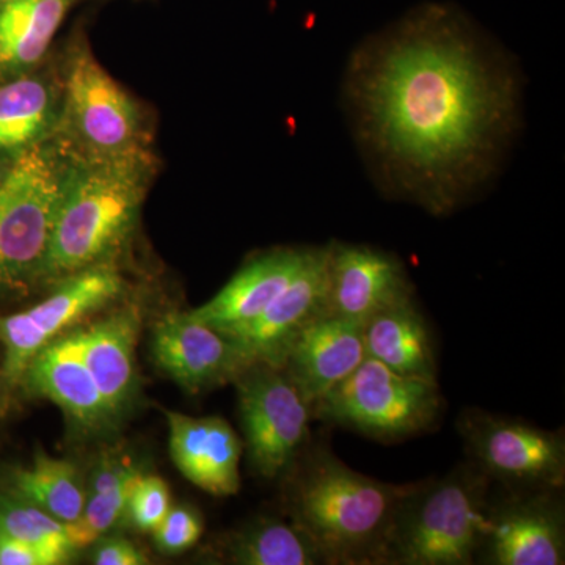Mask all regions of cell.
<instances>
[{
  "mask_svg": "<svg viewBox=\"0 0 565 565\" xmlns=\"http://www.w3.org/2000/svg\"><path fill=\"white\" fill-rule=\"evenodd\" d=\"M93 563L96 565H143L148 557L131 542L121 537L98 539L95 542Z\"/></svg>",
  "mask_w": 565,
  "mask_h": 565,
  "instance_id": "cell-29",
  "label": "cell"
},
{
  "mask_svg": "<svg viewBox=\"0 0 565 565\" xmlns=\"http://www.w3.org/2000/svg\"><path fill=\"white\" fill-rule=\"evenodd\" d=\"M233 384L253 471L264 479L280 478L307 446L311 405L273 364H248Z\"/></svg>",
  "mask_w": 565,
  "mask_h": 565,
  "instance_id": "cell-8",
  "label": "cell"
},
{
  "mask_svg": "<svg viewBox=\"0 0 565 565\" xmlns=\"http://www.w3.org/2000/svg\"><path fill=\"white\" fill-rule=\"evenodd\" d=\"M363 323L319 315L294 337L280 367L308 404L321 401L366 359Z\"/></svg>",
  "mask_w": 565,
  "mask_h": 565,
  "instance_id": "cell-15",
  "label": "cell"
},
{
  "mask_svg": "<svg viewBox=\"0 0 565 565\" xmlns=\"http://www.w3.org/2000/svg\"><path fill=\"white\" fill-rule=\"evenodd\" d=\"M170 493L159 476L141 475L134 486L126 514L141 531H154L170 511Z\"/></svg>",
  "mask_w": 565,
  "mask_h": 565,
  "instance_id": "cell-27",
  "label": "cell"
},
{
  "mask_svg": "<svg viewBox=\"0 0 565 565\" xmlns=\"http://www.w3.org/2000/svg\"><path fill=\"white\" fill-rule=\"evenodd\" d=\"M222 557L237 565H322L299 527L278 519H258L226 535Z\"/></svg>",
  "mask_w": 565,
  "mask_h": 565,
  "instance_id": "cell-23",
  "label": "cell"
},
{
  "mask_svg": "<svg viewBox=\"0 0 565 565\" xmlns=\"http://www.w3.org/2000/svg\"><path fill=\"white\" fill-rule=\"evenodd\" d=\"M327 313L364 323L375 315L414 300L404 264L367 245H327Z\"/></svg>",
  "mask_w": 565,
  "mask_h": 565,
  "instance_id": "cell-12",
  "label": "cell"
},
{
  "mask_svg": "<svg viewBox=\"0 0 565 565\" xmlns=\"http://www.w3.org/2000/svg\"><path fill=\"white\" fill-rule=\"evenodd\" d=\"M159 552L178 555L192 548L203 534V522L193 509L177 505L170 508L161 525L152 531Z\"/></svg>",
  "mask_w": 565,
  "mask_h": 565,
  "instance_id": "cell-28",
  "label": "cell"
},
{
  "mask_svg": "<svg viewBox=\"0 0 565 565\" xmlns=\"http://www.w3.org/2000/svg\"><path fill=\"white\" fill-rule=\"evenodd\" d=\"M0 565H55L40 550L0 531Z\"/></svg>",
  "mask_w": 565,
  "mask_h": 565,
  "instance_id": "cell-30",
  "label": "cell"
},
{
  "mask_svg": "<svg viewBox=\"0 0 565 565\" xmlns=\"http://www.w3.org/2000/svg\"><path fill=\"white\" fill-rule=\"evenodd\" d=\"M9 486L11 497L35 505L63 523L74 522L87 500L76 467L43 452L29 467L11 471Z\"/></svg>",
  "mask_w": 565,
  "mask_h": 565,
  "instance_id": "cell-24",
  "label": "cell"
},
{
  "mask_svg": "<svg viewBox=\"0 0 565 565\" xmlns=\"http://www.w3.org/2000/svg\"><path fill=\"white\" fill-rule=\"evenodd\" d=\"M311 250L313 248H277L256 256L210 302L189 315L226 337L244 329L300 273Z\"/></svg>",
  "mask_w": 565,
  "mask_h": 565,
  "instance_id": "cell-18",
  "label": "cell"
},
{
  "mask_svg": "<svg viewBox=\"0 0 565 565\" xmlns=\"http://www.w3.org/2000/svg\"><path fill=\"white\" fill-rule=\"evenodd\" d=\"M445 411L437 381L396 373L366 356L332 392L313 405V419L337 424L381 441L433 430Z\"/></svg>",
  "mask_w": 565,
  "mask_h": 565,
  "instance_id": "cell-6",
  "label": "cell"
},
{
  "mask_svg": "<svg viewBox=\"0 0 565 565\" xmlns=\"http://www.w3.org/2000/svg\"><path fill=\"white\" fill-rule=\"evenodd\" d=\"M364 77L371 131L423 180H448L481 158L505 110L504 92L445 10L418 14Z\"/></svg>",
  "mask_w": 565,
  "mask_h": 565,
  "instance_id": "cell-1",
  "label": "cell"
},
{
  "mask_svg": "<svg viewBox=\"0 0 565 565\" xmlns=\"http://www.w3.org/2000/svg\"><path fill=\"white\" fill-rule=\"evenodd\" d=\"M140 332V315L121 310L74 330L82 356L115 416L131 404L137 388L136 344Z\"/></svg>",
  "mask_w": 565,
  "mask_h": 565,
  "instance_id": "cell-19",
  "label": "cell"
},
{
  "mask_svg": "<svg viewBox=\"0 0 565 565\" xmlns=\"http://www.w3.org/2000/svg\"><path fill=\"white\" fill-rule=\"evenodd\" d=\"M63 111L66 129L81 152L115 154L143 147L139 107L85 43L71 50Z\"/></svg>",
  "mask_w": 565,
  "mask_h": 565,
  "instance_id": "cell-9",
  "label": "cell"
},
{
  "mask_svg": "<svg viewBox=\"0 0 565 565\" xmlns=\"http://www.w3.org/2000/svg\"><path fill=\"white\" fill-rule=\"evenodd\" d=\"M74 2L6 0L0 3V76H22L40 63Z\"/></svg>",
  "mask_w": 565,
  "mask_h": 565,
  "instance_id": "cell-21",
  "label": "cell"
},
{
  "mask_svg": "<svg viewBox=\"0 0 565 565\" xmlns=\"http://www.w3.org/2000/svg\"><path fill=\"white\" fill-rule=\"evenodd\" d=\"M327 247L311 250L300 273L255 321L228 334L245 364L280 367L282 355L297 333L327 311ZM226 337V334H225Z\"/></svg>",
  "mask_w": 565,
  "mask_h": 565,
  "instance_id": "cell-14",
  "label": "cell"
},
{
  "mask_svg": "<svg viewBox=\"0 0 565 565\" xmlns=\"http://www.w3.org/2000/svg\"><path fill=\"white\" fill-rule=\"evenodd\" d=\"M73 151L40 141L0 180V294L41 280Z\"/></svg>",
  "mask_w": 565,
  "mask_h": 565,
  "instance_id": "cell-5",
  "label": "cell"
},
{
  "mask_svg": "<svg viewBox=\"0 0 565 565\" xmlns=\"http://www.w3.org/2000/svg\"><path fill=\"white\" fill-rule=\"evenodd\" d=\"M151 351L163 373L189 393L234 382L247 367L228 337L189 313L163 316L152 329Z\"/></svg>",
  "mask_w": 565,
  "mask_h": 565,
  "instance_id": "cell-13",
  "label": "cell"
},
{
  "mask_svg": "<svg viewBox=\"0 0 565 565\" xmlns=\"http://www.w3.org/2000/svg\"><path fill=\"white\" fill-rule=\"evenodd\" d=\"M366 355L396 373L437 381L433 334L415 299L396 305L363 323Z\"/></svg>",
  "mask_w": 565,
  "mask_h": 565,
  "instance_id": "cell-20",
  "label": "cell"
},
{
  "mask_svg": "<svg viewBox=\"0 0 565 565\" xmlns=\"http://www.w3.org/2000/svg\"><path fill=\"white\" fill-rule=\"evenodd\" d=\"M170 456L193 486L214 497L239 492L243 441L218 416H195L166 411Z\"/></svg>",
  "mask_w": 565,
  "mask_h": 565,
  "instance_id": "cell-17",
  "label": "cell"
},
{
  "mask_svg": "<svg viewBox=\"0 0 565 565\" xmlns=\"http://www.w3.org/2000/svg\"><path fill=\"white\" fill-rule=\"evenodd\" d=\"M21 382L36 396L61 407L82 429L102 430L117 419L82 356L74 332L40 349Z\"/></svg>",
  "mask_w": 565,
  "mask_h": 565,
  "instance_id": "cell-16",
  "label": "cell"
},
{
  "mask_svg": "<svg viewBox=\"0 0 565 565\" xmlns=\"http://www.w3.org/2000/svg\"><path fill=\"white\" fill-rule=\"evenodd\" d=\"M151 173L143 147L115 154L74 150L41 280L106 266L136 226Z\"/></svg>",
  "mask_w": 565,
  "mask_h": 565,
  "instance_id": "cell-3",
  "label": "cell"
},
{
  "mask_svg": "<svg viewBox=\"0 0 565 565\" xmlns=\"http://www.w3.org/2000/svg\"><path fill=\"white\" fill-rule=\"evenodd\" d=\"M140 471L131 463H121L118 460H102L93 470L90 479V494L106 492L120 484L126 478Z\"/></svg>",
  "mask_w": 565,
  "mask_h": 565,
  "instance_id": "cell-31",
  "label": "cell"
},
{
  "mask_svg": "<svg viewBox=\"0 0 565 565\" xmlns=\"http://www.w3.org/2000/svg\"><path fill=\"white\" fill-rule=\"evenodd\" d=\"M6 2V0H0V3Z\"/></svg>",
  "mask_w": 565,
  "mask_h": 565,
  "instance_id": "cell-32",
  "label": "cell"
},
{
  "mask_svg": "<svg viewBox=\"0 0 565 565\" xmlns=\"http://www.w3.org/2000/svg\"><path fill=\"white\" fill-rule=\"evenodd\" d=\"M281 476L285 504L322 565H384L397 509L415 482L359 473L326 445L305 446Z\"/></svg>",
  "mask_w": 565,
  "mask_h": 565,
  "instance_id": "cell-2",
  "label": "cell"
},
{
  "mask_svg": "<svg viewBox=\"0 0 565 565\" xmlns=\"http://www.w3.org/2000/svg\"><path fill=\"white\" fill-rule=\"evenodd\" d=\"M121 291L120 275L107 266L93 267L62 280L47 299L28 311L0 316L2 375L7 384H21L25 367L40 349L85 316L114 302Z\"/></svg>",
  "mask_w": 565,
  "mask_h": 565,
  "instance_id": "cell-11",
  "label": "cell"
},
{
  "mask_svg": "<svg viewBox=\"0 0 565 565\" xmlns=\"http://www.w3.org/2000/svg\"><path fill=\"white\" fill-rule=\"evenodd\" d=\"M563 490H505L487 504L476 564L563 565Z\"/></svg>",
  "mask_w": 565,
  "mask_h": 565,
  "instance_id": "cell-10",
  "label": "cell"
},
{
  "mask_svg": "<svg viewBox=\"0 0 565 565\" xmlns=\"http://www.w3.org/2000/svg\"><path fill=\"white\" fill-rule=\"evenodd\" d=\"M57 96L41 77L22 76L0 85V152L29 150L54 126Z\"/></svg>",
  "mask_w": 565,
  "mask_h": 565,
  "instance_id": "cell-22",
  "label": "cell"
},
{
  "mask_svg": "<svg viewBox=\"0 0 565 565\" xmlns=\"http://www.w3.org/2000/svg\"><path fill=\"white\" fill-rule=\"evenodd\" d=\"M0 531L40 550L55 565L70 563L73 556L65 523L11 494L0 497Z\"/></svg>",
  "mask_w": 565,
  "mask_h": 565,
  "instance_id": "cell-25",
  "label": "cell"
},
{
  "mask_svg": "<svg viewBox=\"0 0 565 565\" xmlns=\"http://www.w3.org/2000/svg\"><path fill=\"white\" fill-rule=\"evenodd\" d=\"M492 486L471 460L415 482L397 509L384 565L476 564Z\"/></svg>",
  "mask_w": 565,
  "mask_h": 565,
  "instance_id": "cell-4",
  "label": "cell"
},
{
  "mask_svg": "<svg viewBox=\"0 0 565 565\" xmlns=\"http://www.w3.org/2000/svg\"><path fill=\"white\" fill-rule=\"evenodd\" d=\"M468 460L505 490H564V430L467 408L457 418Z\"/></svg>",
  "mask_w": 565,
  "mask_h": 565,
  "instance_id": "cell-7",
  "label": "cell"
},
{
  "mask_svg": "<svg viewBox=\"0 0 565 565\" xmlns=\"http://www.w3.org/2000/svg\"><path fill=\"white\" fill-rule=\"evenodd\" d=\"M140 476L141 471H137L114 489L90 494L85 500L81 515L74 522L65 523L66 535L74 550L95 544L126 514L134 486Z\"/></svg>",
  "mask_w": 565,
  "mask_h": 565,
  "instance_id": "cell-26",
  "label": "cell"
}]
</instances>
